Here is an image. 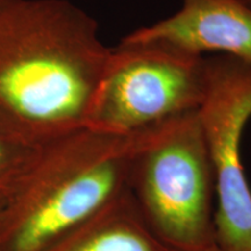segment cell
<instances>
[{"label":"cell","mask_w":251,"mask_h":251,"mask_svg":"<svg viewBox=\"0 0 251 251\" xmlns=\"http://www.w3.org/2000/svg\"><path fill=\"white\" fill-rule=\"evenodd\" d=\"M135 134L81 127L35 155L0 211V251H43L127 190Z\"/></svg>","instance_id":"7a4b0ae2"},{"label":"cell","mask_w":251,"mask_h":251,"mask_svg":"<svg viewBox=\"0 0 251 251\" xmlns=\"http://www.w3.org/2000/svg\"><path fill=\"white\" fill-rule=\"evenodd\" d=\"M127 190L172 249L200 251L215 243L214 177L198 111L135 133Z\"/></svg>","instance_id":"3957f363"},{"label":"cell","mask_w":251,"mask_h":251,"mask_svg":"<svg viewBox=\"0 0 251 251\" xmlns=\"http://www.w3.org/2000/svg\"><path fill=\"white\" fill-rule=\"evenodd\" d=\"M205 57L157 41L124 37L111 48L85 127L131 135L198 111Z\"/></svg>","instance_id":"277c9868"},{"label":"cell","mask_w":251,"mask_h":251,"mask_svg":"<svg viewBox=\"0 0 251 251\" xmlns=\"http://www.w3.org/2000/svg\"><path fill=\"white\" fill-rule=\"evenodd\" d=\"M43 251H177L146 224L128 190Z\"/></svg>","instance_id":"52a82bcc"},{"label":"cell","mask_w":251,"mask_h":251,"mask_svg":"<svg viewBox=\"0 0 251 251\" xmlns=\"http://www.w3.org/2000/svg\"><path fill=\"white\" fill-rule=\"evenodd\" d=\"M200 251H227V250L222 249V248L219 247L216 243H213V244H211V246L203 248V249L200 250Z\"/></svg>","instance_id":"9c48e42d"},{"label":"cell","mask_w":251,"mask_h":251,"mask_svg":"<svg viewBox=\"0 0 251 251\" xmlns=\"http://www.w3.org/2000/svg\"><path fill=\"white\" fill-rule=\"evenodd\" d=\"M242 1L244 2V4H247L251 8V0H242Z\"/></svg>","instance_id":"30bf717a"},{"label":"cell","mask_w":251,"mask_h":251,"mask_svg":"<svg viewBox=\"0 0 251 251\" xmlns=\"http://www.w3.org/2000/svg\"><path fill=\"white\" fill-rule=\"evenodd\" d=\"M126 39L157 41L194 55L216 52L251 63V8L242 0H183L177 13Z\"/></svg>","instance_id":"8992f818"},{"label":"cell","mask_w":251,"mask_h":251,"mask_svg":"<svg viewBox=\"0 0 251 251\" xmlns=\"http://www.w3.org/2000/svg\"><path fill=\"white\" fill-rule=\"evenodd\" d=\"M198 115L214 177V241L227 251H251V190L241 159L251 119V63L229 55L205 57Z\"/></svg>","instance_id":"5b68a950"},{"label":"cell","mask_w":251,"mask_h":251,"mask_svg":"<svg viewBox=\"0 0 251 251\" xmlns=\"http://www.w3.org/2000/svg\"><path fill=\"white\" fill-rule=\"evenodd\" d=\"M36 149L17 146L0 139V211L13 193Z\"/></svg>","instance_id":"ba28073f"},{"label":"cell","mask_w":251,"mask_h":251,"mask_svg":"<svg viewBox=\"0 0 251 251\" xmlns=\"http://www.w3.org/2000/svg\"><path fill=\"white\" fill-rule=\"evenodd\" d=\"M67 0H0V139L36 149L85 127L111 48Z\"/></svg>","instance_id":"6da1fadb"}]
</instances>
